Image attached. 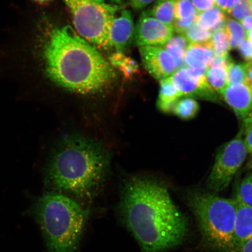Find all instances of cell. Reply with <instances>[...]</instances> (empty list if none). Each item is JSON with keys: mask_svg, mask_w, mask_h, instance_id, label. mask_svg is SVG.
<instances>
[{"mask_svg": "<svg viewBox=\"0 0 252 252\" xmlns=\"http://www.w3.org/2000/svg\"><path fill=\"white\" fill-rule=\"evenodd\" d=\"M90 1L99 3V4H103L104 3V0H90Z\"/></svg>", "mask_w": 252, "mask_h": 252, "instance_id": "obj_43", "label": "cell"}, {"mask_svg": "<svg viewBox=\"0 0 252 252\" xmlns=\"http://www.w3.org/2000/svg\"><path fill=\"white\" fill-rule=\"evenodd\" d=\"M235 20L241 21L248 16L252 15V8L250 0H240L237 4L228 14Z\"/></svg>", "mask_w": 252, "mask_h": 252, "instance_id": "obj_28", "label": "cell"}, {"mask_svg": "<svg viewBox=\"0 0 252 252\" xmlns=\"http://www.w3.org/2000/svg\"><path fill=\"white\" fill-rule=\"evenodd\" d=\"M31 212L48 252H77L88 210L73 198L52 191L39 198Z\"/></svg>", "mask_w": 252, "mask_h": 252, "instance_id": "obj_4", "label": "cell"}, {"mask_svg": "<svg viewBox=\"0 0 252 252\" xmlns=\"http://www.w3.org/2000/svg\"><path fill=\"white\" fill-rule=\"evenodd\" d=\"M212 32L203 29L194 23L182 34L188 42L202 44L209 42L212 39Z\"/></svg>", "mask_w": 252, "mask_h": 252, "instance_id": "obj_24", "label": "cell"}, {"mask_svg": "<svg viewBox=\"0 0 252 252\" xmlns=\"http://www.w3.org/2000/svg\"><path fill=\"white\" fill-rule=\"evenodd\" d=\"M190 203L208 243L219 250L234 248L235 200L210 194H196Z\"/></svg>", "mask_w": 252, "mask_h": 252, "instance_id": "obj_5", "label": "cell"}, {"mask_svg": "<svg viewBox=\"0 0 252 252\" xmlns=\"http://www.w3.org/2000/svg\"><path fill=\"white\" fill-rule=\"evenodd\" d=\"M210 42L189 44L184 57L186 65L188 67L207 72L208 65L214 57Z\"/></svg>", "mask_w": 252, "mask_h": 252, "instance_id": "obj_13", "label": "cell"}, {"mask_svg": "<svg viewBox=\"0 0 252 252\" xmlns=\"http://www.w3.org/2000/svg\"><path fill=\"white\" fill-rule=\"evenodd\" d=\"M110 157L97 141L70 135L56 146L47 163L46 183L53 191L81 201L96 196L108 175Z\"/></svg>", "mask_w": 252, "mask_h": 252, "instance_id": "obj_3", "label": "cell"}, {"mask_svg": "<svg viewBox=\"0 0 252 252\" xmlns=\"http://www.w3.org/2000/svg\"><path fill=\"white\" fill-rule=\"evenodd\" d=\"M221 95L239 119L244 120L252 107V86L248 83L230 85Z\"/></svg>", "mask_w": 252, "mask_h": 252, "instance_id": "obj_11", "label": "cell"}, {"mask_svg": "<svg viewBox=\"0 0 252 252\" xmlns=\"http://www.w3.org/2000/svg\"><path fill=\"white\" fill-rule=\"evenodd\" d=\"M188 46V40L181 34L173 36L168 42L162 46L174 59L177 65L178 70L187 67L184 57Z\"/></svg>", "mask_w": 252, "mask_h": 252, "instance_id": "obj_17", "label": "cell"}, {"mask_svg": "<svg viewBox=\"0 0 252 252\" xmlns=\"http://www.w3.org/2000/svg\"><path fill=\"white\" fill-rule=\"evenodd\" d=\"M210 42L214 55L216 56L228 55L229 40L226 28L214 31Z\"/></svg>", "mask_w": 252, "mask_h": 252, "instance_id": "obj_23", "label": "cell"}, {"mask_svg": "<svg viewBox=\"0 0 252 252\" xmlns=\"http://www.w3.org/2000/svg\"><path fill=\"white\" fill-rule=\"evenodd\" d=\"M135 27L131 12L124 10L115 18L110 27L109 39L111 47L123 53L134 40Z\"/></svg>", "mask_w": 252, "mask_h": 252, "instance_id": "obj_12", "label": "cell"}, {"mask_svg": "<svg viewBox=\"0 0 252 252\" xmlns=\"http://www.w3.org/2000/svg\"><path fill=\"white\" fill-rule=\"evenodd\" d=\"M239 52L246 62H252V41L246 38L238 47Z\"/></svg>", "mask_w": 252, "mask_h": 252, "instance_id": "obj_30", "label": "cell"}, {"mask_svg": "<svg viewBox=\"0 0 252 252\" xmlns=\"http://www.w3.org/2000/svg\"><path fill=\"white\" fill-rule=\"evenodd\" d=\"M160 81V89L157 100L158 108L163 113L172 112L176 103L182 96L180 91L172 83L171 77Z\"/></svg>", "mask_w": 252, "mask_h": 252, "instance_id": "obj_15", "label": "cell"}, {"mask_svg": "<svg viewBox=\"0 0 252 252\" xmlns=\"http://www.w3.org/2000/svg\"><path fill=\"white\" fill-rule=\"evenodd\" d=\"M206 76L211 88L217 94L221 95L223 91L227 86V68L219 66L209 68Z\"/></svg>", "mask_w": 252, "mask_h": 252, "instance_id": "obj_20", "label": "cell"}, {"mask_svg": "<svg viewBox=\"0 0 252 252\" xmlns=\"http://www.w3.org/2000/svg\"><path fill=\"white\" fill-rule=\"evenodd\" d=\"M250 113H252V109H251V111Z\"/></svg>", "mask_w": 252, "mask_h": 252, "instance_id": "obj_46", "label": "cell"}, {"mask_svg": "<svg viewBox=\"0 0 252 252\" xmlns=\"http://www.w3.org/2000/svg\"><path fill=\"white\" fill-rule=\"evenodd\" d=\"M246 71H247L248 82L252 86V62L245 63Z\"/></svg>", "mask_w": 252, "mask_h": 252, "instance_id": "obj_38", "label": "cell"}, {"mask_svg": "<svg viewBox=\"0 0 252 252\" xmlns=\"http://www.w3.org/2000/svg\"><path fill=\"white\" fill-rule=\"evenodd\" d=\"M113 2L116 3V4H120L122 0H111Z\"/></svg>", "mask_w": 252, "mask_h": 252, "instance_id": "obj_44", "label": "cell"}, {"mask_svg": "<svg viewBox=\"0 0 252 252\" xmlns=\"http://www.w3.org/2000/svg\"><path fill=\"white\" fill-rule=\"evenodd\" d=\"M243 130L228 142L217 153L212 171L208 179V187L219 191L229 185L247 156L243 138Z\"/></svg>", "mask_w": 252, "mask_h": 252, "instance_id": "obj_7", "label": "cell"}, {"mask_svg": "<svg viewBox=\"0 0 252 252\" xmlns=\"http://www.w3.org/2000/svg\"><path fill=\"white\" fill-rule=\"evenodd\" d=\"M174 30L144 11L135 27L134 42L138 46H162L173 36Z\"/></svg>", "mask_w": 252, "mask_h": 252, "instance_id": "obj_9", "label": "cell"}, {"mask_svg": "<svg viewBox=\"0 0 252 252\" xmlns=\"http://www.w3.org/2000/svg\"><path fill=\"white\" fill-rule=\"evenodd\" d=\"M206 72L187 67L176 71L171 78L182 96L219 102L218 94L208 83Z\"/></svg>", "mask_w": 252, "mask_h": 252, "instance_id": "obj_8", "label": "cell"}, {"mask_svg": "<svg viewBox=\"0 0 252 252\" xmlns=\"http://www.w3.org/2000/svg\"><path fill=\"white\" fill-rule=\"evenodd\" d=\"M242 130L244 133V143L247 152L249 154H252V125Z\"/></svg>", "mask_w": 252, "mask_h": 252, "instance_id": "obj_34", "label": "cell"}, {"mask_svg": "<svg viewBox=\"0 0 252 252\" xmlns=\"http://www.w3.org/2000/svg\"><path fill=\"white\" fill-rule=\"evenodd\" d=\"M33 1L39 3L40 4H46V3L51 1V0H33Z\"/></svg>", "mask_w": 252, "mask_h": 252, "instance_id": "obj_40", "label": "cell"}, {"mask_svg": "<svg viewBox=\"0 0 252 252\" xmlns=\"http://www.w3.org/2000/svg\"><path fill=\"white\" fill-rule=\"evenodd\" d=\"M196 17L188 19V20H178L175 19L172 27L174 31L178 34H182L186 30H187L192 25L196 23Z\"/></svg>", "mask_w": 252, "mask_h": 252, "instance_id": "obj_29", "label": "cell"}, {"mask_svg": "<svg viewBox=\"0 0 252 252\" xmlns=\"http://www.w3.org/2000/svg\"><path fill=\"white\" fill-rule=\"evenodd\" d=\"M241 24L242 26L244 28L246 32L248 33V32H250L252 30V15L248 16V17H246L243 20H242L241 22Z\"/></svg>", "mask_w": 252, "mask_h": 252, "instance_id": "obj_37", "label": "cell"}, {"mask_svg": "<svg viewBox=\"0 0 252 252\" xmlns=\"http://www.w3.org/2000/svg\"><path fill=\"white\" fill-rule=\"evenodd\" d=\"M175 2L176 0H158L148 13L160 23L172 26L175 20Z\"/></svg>", "mask_w": 252, "mask_h": 252, "instance_id": "obj_18", "label": "cell"}, {"mask_svg": "<svg viewBox=\"0 0 252 252\" xmlns=\"http://www.w3.org/2000/svg\"><path fill=\"white\" fill-rule=\"evenodd\" d=\"M139 51L144 68L156 80L171 77L178 70L174 59L164 47L141 46Z\"/></svg>", "mask_w": 252, "mask_h": 252, "instance_id": "obj_10", "label": "cell"}, {"mask_svg": "<svg viewBox=\"0 0 252 252\" xmlns=\"http://www.w3.org/2000/svg\"><path fill=\"white\" fill-rule=\"evenodd\" d=\"M199 104L193 97H185L180 99L173 108L172 113L183 120H190L199 111Z\"/></svg>", "mask_w": 252, "mask_h": 252, "instance_id": "obj_21", "label": "cell"}, {"mask_svg": "<svg viewBox=\"0 0 252 252\" xmlns=\"http://www.w3.org/2000/svg\"><path fill=\"white\" fill-rule=\"evenodd\" d=\"M119 212L144 252L168 250L187 236V220L167 189L151 179L135 177L126 182Z\"/></svg>", "mask_w": 252, "mask_h": 252, "instance_id": "obj_1", "label": "cell"}, {"mask_svg": "<svg viewBox=\"0 0 252 252\" xmlns=\"http://www.w3.org/2000/svg\"><path fill=\"white\" fill-rule=\"evenodd\" d=\"M247 168L248 169H252V157L251 158V159L250 160H249V162H248Z\"/></svg>", "mask_w": 252, "mask_h": 252, "instance_id": "obj_41", "label": "cell"}, {"mask_svg": "<svg viewBox=\"0 0 252 252\" xmlns=\"http://www.w3.org/2000/svg\"><path fill=\"white\" fill-rule=\"evenodd\" d=\"M232 60L229 56H214L209 63L208 65V69L212 68L215 67H225L228 68L229 63H231Z\"/></svg>", "mask_w": 252, "mask_h": 252, "instance_id": "obj_31", "label": "cell"}, {"mask_svg": "<svg viewBox=\"0 0 252 252\" xmlns=\"http://www.w3.org/2000/svg\"><path fill=\"white\" fill-rule=\"evenodd\" d=\"M109 61L110 64L121 70L126 78H131L138 71L137 63L123 53H114L110 56Z\"/></svg>", "mask_w": 252, "mask_h": 252, "instance_id": "obj_19", "label": "cell"}, {"mask_svg": "<svg viewBox=\"0 0 252 252\" xmlns=\"http://www.w3.org/2000/svg\"><path fill=\"white\" fill-rule=\"evenodd\" d=\"M247 36L249 39L252 41V30L247 33Z\"/></svg>", "mask_w": 252, "mask_h": 252, "instance_id": "obj_42", "label": "cell"}, {"mask_svg": "<svg viewBox=\"0 0 252 252\" xmlns=\"http://www.w3.org/2000/svg\"><path fill=\"white\" fill-rule=\"evenodd\" d=\"M232 252H252V238L236 248Z\"/></svg>", "mask_w": 252, "mask_h": 252, "instance_id": "obj_36", "label": "cell"}, {"mask_svg": "<svg viewBox=\"0 0 252 252\" xmlns=\"http://www.w3.org/2000/svg\"><path fill=\"white\" fill-rule=\"evenodd\" d=\"M226 19L224 12L214 5L198 13L195 23L203 29L214 32L225 28Z\"/></svg>", "mask_w": 252, "mask_h": 252, "instance_id": "obj_16", "label": "cell"}, {"mask_svg": "<svg viewBox=\"0 0 252 252\" xmlns=\"http://www.w3.org/2000/svg\"><path fill=\"white\" fill-rule=\"evenodd\" d=\"M235 200L236 202L252 207V172L241 182Z\"/></svg>", "mask_w": 252, "mask_h": 252, "instance_id": "obj_26", "label": "cell"}, {"mask_svg": "<svg viewBox=\"0 0 252 252\" xmlns=\"http://www.w3.org/2000/svg\"><path fill=\"white\" fill-rule=\"evenodd\" d=\"M250 1H251V2L252 8V0H250Z\"/></svg>", "mask_w": 252, "mask_h": 252, "instance_id": "obj_45", "label": "cell"}, {"mask_svg": "<svg viewBox=\"0 0 252 252\" xmlns=\"http://www.w3.org/2000/svg\"><path fill=\"white\" fill-rule=\"evenodd\" d=\"M236 203L234 248L239 247L252 238V207L236 201Z\"/></svg>", "mask_w": 252, "mask_h": 252, "instance_id": "obj_14", "label": "cell"}, {"mask_svg": "<svg viewBox=\"0 0 252 252\" xmlns=\"http://www.w3.org/2000/svg\"><path fill=\"white\" fill-rule=\"evenodd\" d=\"M197 14L191 0H176L175 19L188 20L196 17Z\"/></svg>", "mask_w": 252, "mask_h": 252, "instance_id": "obj_27", "label": "cell"}, {"mask_svg": "<svg viewBox=\"0 0 252 252\" xmlns=\"http://www.w3.org/2000/svg\"><path fill=\"white\" fill-rule=\"evenodd\" d=\"M243 129L247 128L248 126L252 125V114L250 113L249 115L243 120Z\"/></svg>", "mask_w": 252, "mask_h": 252, "instance_id": "obj_39", "label": "cell"}, {"mask_svg": "<svg viewBox=\"0 0 252 252\" xmlns=\"http://www.w3.org/2000/svg\"><path fill=\"white\" fill-rule=\"evenodd\" d=\"M155 0H130L132 7L137 10L143 9Z\"/></svg>", "mask_w": 252, "mask_h": 252, "instance_id": "obj_35", "label": "cell"}, {"mask_svg": "<svg viewBox=\"0 0 252 252\" xmlns=\"http://www.w3.org/2000/svg\"><path fill=\"white\" fill-rule=\"evenodd\" d=\"M225 28L229 36V50L238 48L247 37L244 28L238 21L231 18L226 19Z\"/></svg>", "mask_w": 252, "mask_h": 252, "instance_id": "obj_22", "label": "cell"}, {"mask_svg": "<svg viewBox=\"0 0 252 252\" xmlns=\"http://www.w3.org/2000/svg\"><path fill=\"white\" fill-rule=\"evenodd\" d=\"M248 83L245 64L231 61L227 68V86Z\"/></svg>", "mask_w": 252, "mask_h": 252, "instance_id": "obj_25", "label": "cell"}, {"mask_svg": "<svg viewBox=\"0 0 252 252\" xmlns=\"http://www.w3.org/2000/svg\"><path fill=\"white\" fill-rule=\"evenodd\" d=\"M239 1L240 0H215V3L217 7L228 14Z\"/></svg>", "mask_w": 252, "mask_h": 252, "instance_id": "obj_32", "label": "cell"}, {"mask_svg": "<svg viewBox=\"0 0 252 252\" xmlns=\"http://www.w3.org/2000/svg\"><path fill=\"white\" fill-rule=\"evenodd\" d=\"M71 12L77 32L101 48H111L109 33L118 7L90 0H64Z\"/></svg>", "mask_w": 252, "mask_h": 252, "instance_id": "obj_6", "label": "cell"}, {"mask_svg": "<svg viewBox=\"0 0 252 252\" xmlns=\"http://www.w3.org/2000/svg\"><path fill=\"white\" fill-rule=\"evenodd\" d=\"M191 1L198 13L213 7L215 3V0H191Z\"/></svg>", "mask_w": 252, "mask_h": 252, "instance_id": "obj_33", "label": "cell"}, {"mask_svg": "<svg viewBox=\"0 0 252 252\" xmlns=\"http://www.w3.org/2000/svg\"><path fill=\"white\" fill-rule=\"evenodd\" d=\"M43 56L49 78L71 92H99L115 77L110 63L69 25L50 32Z\"/></svg>", "mask_w": 252, "mask_h": 252, "instance_id": "obj_2", "label": "cell"}]
</instances>
